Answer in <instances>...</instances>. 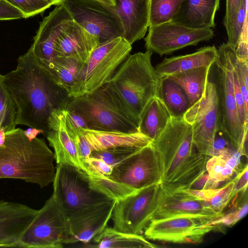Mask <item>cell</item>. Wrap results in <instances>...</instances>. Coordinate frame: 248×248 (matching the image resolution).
<instances>
[{
  "label": "cell",
  "mask_w": 248,
  "mask_h": 248,
  "mask_svg": "<svg viewBox=\"0 0 248 248\" xmlns=\"http://www.w3.org/2000/svg\"><path fill=\"white\" fill-rule=\"evenodd\" d=\"M218 57L214 46H204L192 53L165 58L155 67L161 78H167L198 67L212 66Z\"/></svg>",
  "instance_id": "24"
},
{
  "label": "cell",
  "mask_w": 248,
  "mask_h": 248,
  "mask_svg": "<svg viewBox=\"0 0 248 248\" xmlns=\"http://www.w3.org/2000/svg\"><path fill=\"white\" fill-rule=\"evenodd\" d=\"M88 178L92 188L115 202L122 200L138 191L108 176L91 174L88 175Z\"/></svg>",
  "instance_id": "32"
},
{
  "label": "cell",
  "mask_w": 248,
  "mask_h": 248,
  "mask_svg": "<svg viewBox=\"0 0 248 248\" xmlns=\"http://www.w3.org/2000/svg\"><path fill=\"white\" fill-rule=\"evenodd\" d=\"M49 2L52 5H60L62 3L63 0H46Z\"/></svg>",
  "instance_id": "49"
},
{
  "label": "cell",
  "mask_w": 248,
  "mask_h": 248,
  "mask_svg": "<svg viewBox=\"0 0 248 248\" xmlns=\"http://www.w3.org/2000/svg\"><path fill=\"white\" fill-rule=\"evenodd\" d=\"M66 110L70 119L75 126L79 128H87L85 121L79 115L73 111Z\"/></svg>",
  "instance_id": "46"
},
{
  "label": "cell",
  "mask_w": 248,
  "mask_h": 248,
  "mask_svg": "<svg viewBox=\"0 0 248 248\" xmlns=\"http://www.w3.org/2000/svg\"><path fill=\"white\" fill-rule=\"evenodd\" d=\"M152 54L149 50L129 54L104 85L139 130L149 103L158 96L162 79L152 65Z\"/></svg>",
  "instance_id": "3"
},
{
  "label": "cell",
  "mask_w": 248,
  "mask_h": 248,
  "mask_svg": "<svg viewBox=\"0 0 248 248\" xmlns=\"http://www.w3.org/2000/svg\"><path fill=\"white\" fill-rule=\"evenodd\" d=\"M151 144L159 160L162 186L171 189L188 188L206 171L210 156L197 152L192 125L183 116H171Z\"/></svg>",
  "instance_id": "2"
},
{
  "label": "cell",
  "mask_w": 248,
  "mask_h": 248,
  "mask_svg": "<svg viewBox=\"0 0 248 248\" xmlns=\"http://www.w3.org/2000/svg\"><path fill=\"white\" fill-rule=\"evenodd\" d=\"M217 214L206 208L203 202L184 189H171L160 185V194L152 219L175 216H190L214 220Z\"/></svg>",
  "instance_id": "17"
},
{
  "label": "cell",
  "mask_w": 248,
  "mask_h": 248,
  "mask_svg": "<svg viewBox=\"0 0 248 248\" xmlns=\"http://www.w3.org/2000/svg\"><path fill=\"white\" fill-rule=\"evenodd\" d=\"M66 109L79 115L90 129L123 132L140 131L104 86L91 93L70 97Z\"/></svg>",
  "instance_id": "6"
},
{
  "label": "cell",
  "mask_w": 248,
  "mask_h": 248,
  "mask_svg": "<svg viewBox=\"0 0 248 248\" xmlns=\"http://www.w3.org/2000/svg\"><path fill=\"white\" fill-rule=\"evenodd\" d=\"M220 0H185L171 22L194 29L215 28Z\"/></svg>",
  "instance_id": "23"
},
{
  "label": "cell",
  "mask_w": 248,
  "mask_h": 248,
  "mask_svg": "<svg viewBox=\"0 0 248 248\" xmlns=\"http://www.w3.org/2000/svg\"><path fill=\"white\" fill-rule=\"evenodd\" d=\"M24 18L23 13L6 0H0V20Z\"/></svg>",
  "instance_id": "43"
},
{
  "label": "cell",
  "mask_w": 248,
  "mask_h": 248,
  "mask_svg": "<svg viewBox=\"0 0 248 248\" xmlns=\"http://www.w3.org/2000/svg\"><path fill=\"white\" fill-rule=\"evenodd\" d=\"M216 67L217 91L218 97V125L230 145L248 157V124L244 126L239 119L233 86L235 49L228 43L217 48Z\"/></svg>",
  "instance_id": "5"
},
{
  "label": "cell",
  "mask_w": 248,
  "mask_h": 248,
  "mask_svg": "<svg viewBox=\"0 0 248 248\" xmlns=\"http://www.w3.org/2000/svg\"><path fill=\"white\" fill-rule=\"evenodd\" d=\"M151 143L114 167L111 174L108 177L136 190L161 184L159 160Z\"/></svg>",
  "instance_id": "14"
},
{
  "label": "cell",
  "mask_w": 248,
  "mask_h": 248,
  "mask_svg": "<svg viewBox=\"0 0 248 248\" xmlns=\"http://www.w3.org/2000/svg\"><path fill=\"white\" fill-rule=\"evenodd\" d=\"M247 19V0H242L236 17L230 28L226 30L227 43L236 49L244 24Z\"/></svg>",
  "instance_id": "39"
},
{
  "label": "cell",
  "mask_w": 248,
  "mask_h": 248,
  "mask_svg": "<svg viewBox=\"0 0 248 248\" xmlns=\"http://www.w3.org/2000/svg\"><path fill=\"white\" fill-rule=\"evenodd\" d=\"M141 148L131 146H121L102 150H93L90 156L100 159L113 168Z\"/></svg>",
  "instance_id": "35"
},
{
  "label": "cell",
  "mask_w": 248,
  "mask_h": 248,
  "mask_svg": "<svg viewBox=\"0 0 248 248\" xmlns=\"http://www.w3.org/2000/svg\"><path fill=\"white\" fill-rule=\"evenodd\" d=\"M115 201L109 200L88 206L67 219L68 236L64 244L88 243L107 227Z\"/></svg>",
  "instance_id": "16"
},
{
  "label": "cell",
  "mask_w": 248,
  "mask_h": 248,
  "mask_svg": "<svg viewBox=\"0 0 248 248\" xmlns=\"http://www.w3.org/2000/svg\"><path fill=\"white\" fill-rule=\"evenodd\" d=\"M65 109L52 112L48 120V131L44 136L54 150L57 164L69 165L90 175L65 126Z\"/></svg>",
  "instance_id": "19"
},
{
  "label": "cell",
  "mask_w": 248,
  "mask_h": 248,
  "mask_svg": "<svg viewBox=\"0 0 248 248\" xmlns=\"http://www.w3.org/2000/svg\"><path fill=\"white\" fill-rule=\"evenodd\" d=\"M82 131L92 151L121 146L142 148L152 142L150 139L140 131L123 132L82 128Z\"/></svg>",
  "instance_id": "25"
},
{
  "label": "cell",
  "mask_w": 248,
  "mask_h": 248,
  "mask_svg": "<svg viewBox=\"0 0 248 248\" xmlns=\"http://www.w3.org/2000/svg\"><path fill=\"white\" fill-rule=\"evenodd\" d=\"M83 162L90 175L109 176L112 172L113 167L100 159L90 156Z\"/></svg>",
  "instance_id": "41"
},
{
  "label": "cell",
  "mask_w": 248,
  "mask_h": 248,
  "mask_svg": "<svg viewBox=\"0 0 248 248\" xmlns=\"http://www.w3.org/2000/svg\"><path fill=\"white\" fill-rule=\"evenodd\" d=\"M248 164L236 175L234 178V184L230 196V202L232 201L233 198L240 193H244L247 191L248 183Z\"/></svg>",
  "instance_id": "42"
},
{
  "label": "cell",
  "mask_w": 248,
  "mask_h": 248,
  "mask_svg": "<svg viewBox=\"0 0 248 248\" xmlns=\"http://www.w3.org/2000/svg\"><path fill=\"white\" fill-rule=\"evenodd\" d=\"M111 6H114L115 2L114 0H99Z\"/></svg>",
  "instance_id": "50"
},
{
  "label": "cell",
  "mask_w": 248,
  "mask_h": 248,
  "mask_svg": "<svg viewBox=\"0 0 248 248\" xmlns=\"http://www.w3.org/2000/svg\"><path fill=\"white\" fill-rule=\"evenodd\" d=\"M185 0H150L149 27L170 22Z\"/></svg>",
  "instance_id": "33"
},
{
  "label": "cell",
  "mask_w": 248,
  "mask_h": 248,
  "mask_svg": "<svg viewBox=\"0 0 248 248\" xmlns=\"http://www.w3.org/2000/svg\"><path fill=\"white\" fill-rule=\"evenodd\" d=\"M211 66H202L167 77L178 84L186 93L189 108L203 95Z\"/></svg>",
  "instance_id": "27"
},
{
  "label": "cell",
  "mask_w": 248,
  "mask_h": 248,
  "mask_svg": "<svg viewBox=\"0 0 248 248\" xmlns=\"http://www.w3.org/2000/svg\"><path fill=\"white\" fill-rule=\"evenodd\" d=\"M64 121L67 130L72 138L82 161L90 157L92 149L86 140L82 128L77 127L70 119L66 110H64Z\"/></svg>",
  "instance_id": "38"
},
{
  "label": "cell",
  "mask_w": 248,
  "mask_h": 248,
  "mask_svg": "<svg viewBox=\"0 0 248 248\" xmlns=\"http://www.w3.org/2000/svg\"><path fill=\"white\" fill-rule=\"evenodd\" d=\"M241 1L242 0H226V13L223 19V24L226 30L234 22Z\"/></svg>",
  "instance_id": "44"
},
{
  "label": "cell",
  "mask_w": 248,
  "mask_h": 248,
  "mask_svg": "<svg viewBox=\"0 0 248 248\" xmlns=\"http://www.w3.org/2000/svg\"><path fill=\"white\" fill-rule=\"evenodd\" d=\"M68 234L67 220L51 195L38 210L15 247L62 248Z\"/></svg>",
  "instance_id": "10"
},
{
  "label": "cell",
  "mask_w": 248,
  "mask_h": 248,
  "mask_svg": "<svg viewBox=\"0 0 248 248\" xmlns=\"http://www.w3.org/2000/svg\"><path fill=\"white\" fill-rule=\"evenodd\" d=\"M100 248H154L157 247L140 234L121 232L106 227L93 240Z\"/></svg>",
  "instance_id": "29"
},
{
  "label": "cell",
  "mask_w": 248,
  "mask_h": 248,
  "mask_svg": "<svg viewBox=\"0 0 248 248\" xmlns=\"http://www.w3.org/2000/svg\"><path fill=\"white\" fill-rule=\"evenodd\" d=\"M206 170L209 177L219 184L231 180L236 175L226 159L219 156L210 157L206 164Z\"/></svg>",
  "instance_id": "37"
},
{
  "label": "cell",
  "mask_w": 248,
  "mask_h": 248,
  "mask_svg": "<svg viewBox=\"0 0 248 248\" xmlns=\"http://www.w3.org/2000/svg\"><path fill=\"white\" fill-rule=\"evenodd\" d=\"M233 205L227 213L213 222L217 229L224 226L232 227L242 219L248 211V191L242 194L240 198Z\"/></svg>",
  "instance_id": "36"
},
{
  "label": "cell",
  "mask_w": 248,
  "mask_h": 248,
  "mask_svg": "<svg viewBox=\"0 0 248 248\" xmlns=\"http://www.w3.org/2000/svg\"><path fill=\"white\" fill-rule=\"evenodd\" d=\"M158 96L172 116H183L189 108V100L184 90L168 78H162Z\"/></svg>",
  "instance_id": "30"
},
{
  "label": "cell",
  "mask_w": 248,
  "mask_h": 248,
  "mask_svg": "<svg viewBox=\"0 0 248 248\" xmlns=\"http://www.w3.org/2000/svg\"><path fill=\"white\" fill-rule=\"evenodd\" d=\"M38 211L18 202L0 201V247H15Z\"/></svg>",
  "instance_id": "21"
},
{
  "label": "cell",
  "mask_w": 248,
  "mask_h": 248,
  "mask_svg": "<svg viewBox=\"0 0 248 248\" xmlns=\"http://www.w3.org/2000/svg\"><path fill=\"white\" fill-rule=\"evenodd\" d=\"M52 196L67 219L75 213L95 203L111 200L92 188L88 174L66 164H57Z\"/></svg>",
  "instance_id": "7"
},
{
  "label": "cell",
  "mask_w": 248,
  "mask_h": 248,
  "mask_svg": "<svg viewBox=\"0 0 248 248\" xmlns=\"http://www.w3.org/2000/svg\"><path fill=\"white\" fill-rule=\"evenodd\" d=\"M234 184L233 178L220 188L205 190L185 189L202 201L206 208L217 214H220L230 203Z\"/></svg>",
  "instance_id": "31"
},
{
  "label": "cell",
  "mask_w": 248,
  "mask_h": 248,
  "mask_svg": "<svg viewBox=\"0 0 248 248\" xmlns=\"http://www.w3.org/2000/svg\"><path fill=\"white\" fill-rule=\"evenodd\" d=\"M183 118L192 125L197 152L211 157L215 135L219 130L218 97L215 82L208 80L203 95L189 108Z\"/></svg>",
  "instance_id": "12"
},
{
  "label": "cell",
  "mask_w": 248,
  "mask_h": 248,
  "mask_svg": "<svg viewBox=\"0 0 248 248\" xmlns=\"http://www.w3.org/2000/svg\"><path fill=\"white\" fill-rule=\"evenodd\" d=\"M131 49L132 45L121 37L97 46L80 71L77 96L91 93L106 84Z\"/></svg>",
  "instance_id": "8"
},
{
  "label": "cell",
  "mask_w": 248,
  "mask_h": 248,
  "mask_svg": "<svg viewBox=\"0 0 248 248\" xmlns=\"http://www.w3.org/2000/svg\"><path fill=\"white\" fill-rule=\"evenodd\" d=\"M23 133L30 140H32L36 138L38 134H43V131L37 128L30 127L28 129L23 130Z\"/></svg>",
  "instance_id": "47"
},
{
  "label": "cell",
  "mask_w": 248,
  "mask_h": 248,
  "mask_svg": "<svg viewBox=\"0 0 248 248\" xmlns=\"http://www.w3.org/2000/svg\"><path fill=\"white\" fill-rule=\"evenodd\" d=\"M112 7L122 21L123 38L131 45L143 38L149 27L150 0H114Z\"/></svg>",
  "instance_id": "22"
},
{
  "label": "cell",
  "mask_w": 248,
  "mask_h": 248,
  "mask_svg": "<svg viewBox=\"0 0 248 248\" xmlns=\"http://www.w3.org/2000/svg\"><path fill=\"white\" fill-rule=\"evenodd\" d=\"M42 66L55 82L68 93L70 97L77 96L79 76L83 65L72 60L55 58Z\"/></svg>",
  "instance_id": "26"
},
{
  "label": "cell",
  "mask_w": 248,
  "mask_h": 248,
  "mask_svg": "<svg viewBox=\"0 0 248 248\" xmlns=\"http://www.w3.org/2000/svg\"><path fill=\"white\" fill-rule=\"evenodd\" d=\"M72 20L65 7L60 4L57 5L40 23L31 48L42 65L54 60L56 40Z\"/></svg>",
  "instance_id": "18"
},
{
  "label": "cell",
  "mask_w": 248,
  "mask_h": 248,
  "mask_svg": "<svg viewBox=\"0 0 248 248\" xmlns=\"http://www.w3.org/2000/svg\"><path fill=\"white\" fill-rule=\"evenodd\" d=\"M213 221L182 216L154 219L144 230V235L154 241L197 244L202 242L206 234L216 229Z\"/></svg>",
  "instance_id": "13"
},
{
  "label": "cell",
  "mask_w": 248,
  "mask_h": 248,
  "mask_svg": "<svg viewBox=\"0 0 248 248\" xmlns=\"http://www.w3.org/2000/svg\"><path fill=\"white\" fill-rule=\"evenodd\" d=\"M160 194V184L137 191L116 202L111 218L119 232L140 234L152 220Z\"/></svg>",
  "instance_id": "11"
},
{
  "label": "cell",
  "mask_w": 248,
  "mask_h": 248,
  "mask_svg": "<svg viewBox=\"0 0 248 248\" xmlns=\"http://www.w3.org/2000/svg\"><path fill=\"white\" fill-rule=\"evenodd\" d=\"M62 4L73 20L100 44L117 37H123L121 19L112 6L99 0H63Z\"/></svg>",
  "instance_id": "9"
},
{
  "label": "cell",
  "mask_w": 248,
  "mask_h": 248,
  "mask_svg": "<svg viewBox=\"0 0 248 248\" xmlns=\"http://www.w3.org/2000/svg\"><path fill=\"white\" fill-rule=\"evenodd\" d=\"M54 153L44 139L30 140L20 128L5 132L0 146V179H15L43 188L52 183L56 169Z\"/></svg>",
  "instance_id": "4"
},
{
  "label": "cell",
  "mask_w": 248,
  "mask_h": 248,
  "mask_svg": "<svg viewBox=\"0 0 248 248\" xmlns=\"http://www.w3.org/2000/svg\"><path fill=\"white\" fill-rule=\"evenodd\" d=\"M5 140V130L4 128H0V146L2 145Z\"/></svg>",
  "instance_id": "48"
},
{
  "label": "cell",
  "mask_w": 248,
  "mask_h": 248,
  "mask_svg": "<svg viewBox=\"0 0 248 248\" xmlns=\"http://www.w3.org/2000/svg\"><path fill=\"white\" fill-rule=\"evenodd\" d=\"M171 116L161 98L155 96L143 115L139 130L153 141L163 131Z\"/></svg>",
  "instance_id": "28"
},
{
  "label": "cell",
  "mask_w": 248,
  "mask_h": 248,
  "mask_svg": "<svg viewBox=\"0 0 248 248\" xmlns=\"http://www.w3.org/2000/svg\"><path fill=\"white\" fill-rule=\"evenodd\" d=\"M214 36L212 29H191L170 21L149 27L145 46L147 50L161 56L209 41Z\"/></svg>",
  "instance_id": "15"
},
{
  "label": "cell",
  "mask_w": 248,
  "mask_h": 248,
  "mask_svg": "<svg viewBox=\"0 0 248 248\" xmlns=\"http://www.w3.org/2000/svg\"><path fill=\"white\" fill-rule=\"evenodd\" d=\"M219 183L213 180L207 171L198 178L188 188L195 190H205L218 188Z\"/></svg>",
  "instance_id": "45"
},
{
  "label": "cell",
  "mask_w": 248,
  "mask_h": 248,
  "mask_svg": "<svg viewBox=\"0 0 248 248\" xmlns=\"http://www.w3.org/2000/svg\"><path fill=\"white\" fill-rule=\"evenodd\" d=\"M16 117L15 103L0 74V128H4L5 132L15 129L17 125Z\"/></svg>",
  "instance_id": "34"
},
{
  "label": "cell",
  "mask_w": 248,
  "mask_h": 248,
  "mask_svg": "<svg viewBox=\"0 0 248 248\" xmlns=\"http://www.w3.org/2000/svg\"><path fill=\"white\" fill-rule=\"evenodd\" d=\"M16 110V124L48 131L52 112L65 109L68 93L58 85L38 62L31 47L19 56L15 69L3 76Z\"/></svg>",
  "instance_id": "1"
},
{
  "label": "cell",
  "mask_w": 248,
  "mask_h": 248,
  "mask_svg": "<svg viewBox=\"0 0 248 248\" xmlns=\"http://www.w3.org/2000/svg\"><path fill=\"white\" fill-rule=\"evenodd\" d=\"M99 45L96 37L72 20L56 40L55 58L72 60L84 66Z\"/></svg>",
  "instance_id": "20"
},
{
  "label": "cell",
  "mask_w": 248,
  "mask_h": 248,
  "mask_svg": "<svg viewBox=\"0 0 248 248\" xmlns=\"http://www.w3.org/2000/svg\"><path fill=\"white\" fill-rule=\"evenodd\" d=\"M21 11L24 18L44 12L52 5L46 0H6Z\"/></svg>",
  "instance_id": "40"
}]
</instances>
